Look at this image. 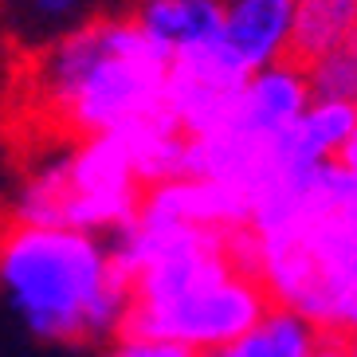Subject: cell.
<instances>
[{"label": "cell", "instance_id": "6da1fadb", "mask_svg": "<svg viewBox=\"0 0 357 357\" xmlns=\"http://www.w3.org/2000/svg\"><path fill=\"white\" fill-rule=\"evenodd\" d=\"M130 283L126 330L208 357L240 337L271 306L240 236L192 228L137 204L114 236Z\"/></svg>", "mask_w": 357, "mask_h": 357}, {"label": "cell", "instance_id": "8992f818", "mask_svg": "<svg viewBox=\"0 0 357 357\" xmlns=\"http://www.w3.org/2000/svg\"><path fill=\"white\" fill-rule=\"evenodd\" d=\"M314 91L298 59L255 71L243 79L228 118L200 137H185V173L228 185L248 200L287 169V134L298 122Z\"/></svg>", "mask_w": 357, "mask_h": 357}, {"label": "cell", "instance_id": "7c38bea8", "mask_svg": "<svg viewBox=\"0 0 357 357\" xmlns=\"http://www.w3.org/2000/svg\"><path fill=\"white\" fill-rule=\"evenodd\" d=\"M318 342L322 334L303 314L271 303L240 337H231L208 357H310Z\"/></svg>", "mask_w": 357, "mask_h": 357}, {"label": "cell", "instance_id": "ba28073f", "mask_svg": "<svg viewBox=\"0 0 357 357\" xmlns=\"http://www.w3.org/2000/svg\"><path fill=\"white\" fill-rule=\"evenodd\" d=\"M216 52L243 75L294 59V0H224Z\"/></svg>", "mask_w": 357, "mask_h": 357}, {"label": "cell", "instance_id": "9a60e30c", "mask_svg": "<svg viewBox=\"0 0 357 357\" xmlns=\"http://www.w3.org/2000/svg\"><path fill=\"white\" fill-rule=\"evenodd\" d=\"M98 357H200L185 346H173V342H161V337L137 334V330H122L110 342L98 346Z\"/></svg>", "mask_w": 357, "mask_h": 357}, {"label": "cell", "instance_id": "4fadbf2b", "mask_svg": "<svg viewBox=\"0 0 357 357\" xmlns=\"http://www.w3.org/2000/svg\"><path fill=\"white\" fill-rule=\"evenodd\" d=\"M357 28V0H294V59L310 63Z\"/></svg>", "mask_w": 357, "mask_h": 357}, {"label": "cell", "instance_id": "e0dca14e", "mask_svg": "<svg viewBox=\"0 0 357 357\" xmlns=\"http://www.w3.org/2000/svg\"><path fill=\"white\" fill-rule=\"evenodd\" d=\"M342 165H346V169H354V173H357V126H354V134H349V142H346V153H342Z\"/></svg>", "mask_w": 357, "mask_h": 357}, {"label": "cell", "instance_id": "2e32d148", "mask_svg": "<svg viewBox=\"0 0 357 357\" xmlns=\"http://www.w3.org/2000/svg\"><path fill=\"white\" fill-rule=\"evenodd\" d=\"M310 357H349V346L346 342H337V337H322Z\"/></svg>", "mask_w": 357, "mask_h": 357}, {"label": "cell", "instance_id": "8fae6325", "mask_svg": "<svg viewBox=\"0 0 357 357\" xmlns=\"http://www.w3.org/2000/svg\"><path fill=\"white\" fill-rule=\"evenodd\" d=\"M357 126V110L330 98H310L298 122L287 134V169L334 165L346 153V142Z\"/></svg>", "mask_w": 357, "mask_h": 357}, {"label": "cell", "instance_id": "277c9868", "mask_svg": "<svg viewBox=\"0 0 357 357\" xmlns=\"http://www.w3.org/2000/svg\"><path fill=\"white\" fill-rule=\"evenodd\" d=\"M0 310L43 346L110 342L130 318V283L114 240L0 216Z\"/></svg>", "mask_w": 357, "mask_h": 357}, {"label": "cell", "instance_id": "9c48e42d", "mask_svg": "<svg viewBox=\"0 0 357 357\" xmlns=\"http://www.w3.org/2000/svg\"><path fill=\"white\" fill-rule=\"evenodd\" d=\"M224 0H130L126 16L169 63L216 47Z\"/></svg>", "mask_w": 357, "mask_h": 357}, {"label": "cell", "instance_id": "5b68a950", "mask_svg": "<svg viewBox=\"0 0 357 357\" xmlns=\"http://www.w3.org/2000/svg\"><path fill=\"white\" fill-rule=\"evenodd\" d=\"M146 181L134 165L126 134L86 142H43L20 165L0 216L28 224H59L114 240L134 220Z\"/></svg>", "mask_w": 357, "mask_h": 357}, {"label": "cell", "instance_id": "3957f363", "mask_svg": "<svg viewBox=\"0 0 357 357\" xmlns=\"http://www.w3.org/2000/svg\"><path fill=\"white\" fill-rule=\"evenodd\" d=\"M169 59L126 12H95L32 55H20L12 102L32 146L86 142L165 118Z\"/></svg>", "mask_w": 357, "mask_h": 357}, {"label": "cell", "instance_id": "7a4b0ae2", "mask_svg": "<svg viewBox=\"0 0 357 357\" xmlns=\"http://www.w3.org/2000/svg\"><path fill=\"white\" fill-rule=\"evenodd\" d=\"M275 306L322 337L357 342V173L342 161L291 169L255 192L240 231Z\"/></svg>", "mask_w": 357, "mask_h": 357}, {"label": "cell", "instance_id": "52a82bcc", "mask_svg": "<svg viewBox=\"0 0 357 357\" xmlns=\"http://www.w3.org/2000/svg\"><path fill=\"white\" fill-rule=\"evenodd\" d=\"M243 79L248 75L236 71L216 47L173 59L169 63V83H165V118L185 137L208 134L212 126H220L228 118Z\"/></svg>", "mask_w": 357, "mask_h": 357}, {"label": "cell", "instance_id": "30bf717a", "mask_svg": "<svg viewBox=\"0 0 357 357\" xmlns=\"http://www.w3.org/2000/svg\"><path fill=\"white\" fill-rule=\"evenodd\" d=\"M98 12V0H0V36L16 55H32Z\"/></svg>", "mask_w": 357, "mask_h": 357}, {"label": "cell", "instance_id": "ac0fdd59", "mask_svg": "<svg viewBox=\"0 0 357 357\" xmlns=\"http://www.w3.org/2000/svg\"><path fill=\"white\" fill-rule=\"evenodd\" d=\"M346 346H349V357H357V342H346Z\"/></svg>", "mask_w": 357, "mask_h": 357}, {"label": "cell", "instance_id": "5bb4252c", "mask_svg": "<svg viewBox=\"0 0 357 357\" xmlns=\"http://www.w3.org/2000/svg\"><path fill=\"white\" fill-rule=\"evenodd\" d=\"M303 67H306L314 98H330V102H342L357 110V28Z\"/></svg>", "mask_w": 357, "mask_h": 357}]
</instances>
